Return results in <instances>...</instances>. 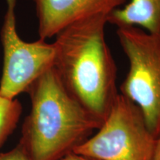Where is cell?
<instances>
[{"instance_id":"obj_1","label":"cell","mask_w":160,"mask_h":160,"mask_svg":"<svg viewBox=\"0 0 160 160\" xmlns=\"http://www.w3.org/2000/svg\"><path fill=\"white\" fill-rule=\"evenodd\" d=\"M108 15L72 23L57 33L54 67L73 97L102 122L118 95L117 66L105 40Z\"/></svg>"},{"instance_id":"obj_2","label":"cell","mask_w":160,"mask_h":160,"mask_svg":"<svg viewBox=\"0 0 160 160\" xmlns=\"http://www.w3.org/2000/svg\"><path fill=\"white\" fill-rule=\"evenodd\" d=\"M31 110L19 145L31 160H59L88 139L102 122L68 91L54 66L28 90Z\"/></svg>"},{"instance_id":"obj_3","label":"cell","mask_w":160,"mask_h":160,"mask_svg":"<svg viewBox=\"0 0 160 160\" xmlns=\"http://www.w3.org/2000/svg\"><path fill=\"white\" fill-rule=\"evenodd\" d=\"M156 141L139 108L118 93L97 133L73 152L97 160H153Z\"/></svg>"},{"instance_id":"obj_4","label":"cell","mask_w":160,"mask_h":160,"mask_svg":"<svg viewBox=\"0 0 160 160\" xmlns=\"http://www.w3.org/2000/svg\"><path fill=\"white\" fill-rule=\"evenodd\" d=\"M119 43L129 61L121 93L142 112L148 128L160 136V35L134 26L117 28Z\"/></svg>"},{"instance_id":"obj_5","label":"cell","mask_w":160,"mask_h":160,"mask_svg":"<svg viewBox=\"0 0 160 160\" xmlns=\"http://www.w3.org/2000/svg\"><path fill=\"white\" fill-rule=\"evenodd\" d=\"M8 9L2 28L3 69L0 81V96L13 99L27 92L40 76L54 65L56 48L44 39L24 41L16 29L14 2H7Z\"/></svg>"},{"instance_id":"obj_6","label":"cell","mask_w":160,"mask_h":160,"mask_svg":"<svg viewBox=\"0 0 160 160\" xmlns=\"http://www.w3.org/2000/svg\"><path fill=\"white\" fill-rule=\"evenodd\" d=\"M128 0H34L39 39L46 40L72 23L98 14L108 15Z\"/></svg>"},{"instance_id":"obj_7","label":"cell","mask_w":160,"mask_h":160,"mask_svg":"<svg viewBox=\"0 0 160 160\" xmlns=\"http://www.w3.org/2000/svg\"><path fill=\"white\" fill-rule=\"evenodd\" d=\"M108 23L117 28L134 26L160 35V0H131L108 15Z\"/></svg>"},{"instance_id":"obj_8","label":"cell","mask_w":160,"mask_h":160,"mask_svg":"<svg viewBox=\"0 0 160 160\" xmlns=\"http://www.w3.org/2000/svg\"><path fill=\"white\" fill-rule=\"evenodd\" d=\"M22 111V108L19 100L0 96V147L15 130Z\"/></svg>"},{"instance_id":"obj_9","label":"cell","mask_w":160,"mask_h":160,"mask_svg":"<svg viewBox=\"0 0 160 160\" xmlns=\"http://www.w3.org/2000/svg\"><path fill=\"white\" fill-rule=\"evenodd\" d=\"M0 160H31L19 145L7 152L0 151Z\"/></svg>"},{"instance_id":"obj_10","label":"cell","mask_w":160,"mask_h":160,"mask_svg":"<svg viewBox=\"0 0 160 160\" xmlns=\"http://www.w3.org/2000/svg\"><path fill=\"white\" fill-rule=\"evenodd\" d=\"M59 160H97L93 158L88 157L86 156H83L79 153H75V152H70V153L64 156L63 157H62L61 159Z\"/></svg>"},{"instance_id":"obj_11","label":"cell","mask_w":160,"mask_h":160,"mask_svg":"<svg viewBox=\"0 0 160 160\" xmlns=\"http://www.w3.org/2000/svg\"><path fill=\"white\" fill-rule=\"evenodd\" d=\"M153 160H160V136L157 138Z\"/></svg>"}]
</instances>
